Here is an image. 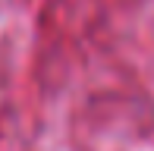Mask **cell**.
Listing matches in <instances>:
<instances>
[]
</instances>
